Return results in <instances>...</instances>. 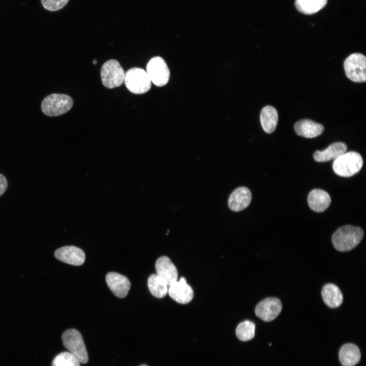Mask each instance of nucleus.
<instances>
[{"label": "nucleus", "mask_w": 366, "mask_h": 366, "mask_svg": "<svg viewBox=\"0 0 366 366\" xmlns=\"http://www.w3.org/2000/svg\"><path fill=\"white\" fill-rule=\"evenodd\" d=\"M106 283L113 293L118 297H126L131 287V283L126 277L115 272H109L106 276Z\"/></svg>", "instance_id": "12"}, {"label": "nucleus", "mask_w": 366, "mask_h": 366, "mask_svg": "<svg viewBox=\"0 0 366 366\" xmlns=\"http://www.w3.org/2000/svg\"><path fill=\"white\" fill-rule=\"evenodd\" d=\"M149 291L157 298H162L168 293V285L166 282L157 274H151L147 281Z\"/></svg>", "instance_id": "22"}, {"label": "nucleus", "mask_w": 366, "mask_h": 366, "mask_svg": "<svg viewBox=\"0 0 366 366\" xmlns=\"http://www.w3.org/2000/svg\"><path fill=\"white\" fill-rule=\"evenodd\" d=\"M321 295L324 303L330 308L340 306L343 300L342 293L337 286L333 284H327L322 289Z\"/></svg>", "instance_id": "18"}, {"label": "nucleus", "mask_w": 366, "mask_h": 366, "mask_svg": "<svg viewBox=\"0 0 366 366\" xmlns=\"http://www.w3.org/2000/svg\"><path fill=\"white\" fill-rule=\"evenodd\" d=\"M360 352L354 344L344 345L339 351V359L343 366H354L360 360Z\"/></svg>", "instance_id": "19"}, {"label": "nucleus", "mask_w": 366, "mask_h": 366, "mask_svg": "<svg viewBox=\"0 0 366 366\" xmlns=\"http://www.w3.org/2000/svg\"><path fill=\"white\" fill-rule=\"evenodd\" d=\"M73 100L69 96L52 94L46 97L41 104L43 112L49 116H56L69 111L73 106Z\"/></svg>", "instance_id": "3"}, {"label": "nucleus", "mask_w": 366, "mask_h": 366, "mask_svg": "<svg viewBox=\"0 0 366 366\" xmlns=\"http://www.w3.org/2000/svg\"><path fill=\"white\" fill-rule=\"evenodd\" d=\"M308 202L310 207L313 210L322 212L330 205L331 199L326 191L321 189H314L308 195Z\"/></svg>", "instance_id": "17"}, {"label": "nucleus", "mask_w": 366, "mask_h": 366, "mask_svg": "<svg viewBox=\"0 0 366 366\" xmlns=\"http://www.w3.org/2000/svg\"><path fill=\"white\" fill-rule=\"evenodd\" d=\"M168 293L172 299L181 304L189 303L194 296L192 288L187 283L184 277H181L179 281L171 284L168 288Z\"/></svg>", "instance_id": "10"}, {"label": "nucleus", "mask_w": 366, "mask_h": 366, "mask_svg": "<svg viewBox=\"0 0 366 366\" xmlns=\"http://www.w3.org/2000/svg\"><path fill=\"white\" fill-rule=\"evenodd\" d=\"M7 186L8 182L6 177L0 174V196L6 191Z\"/></svg>", "instance_id": "26"}, {"label": "nucleus", "mask_w": 366, "mask_h": 366, "mask_svg": "<svg viewBox=\"0 0 366 366\" xmlns=\"http://www.w3.org/2000/svg\"><path fill=\"white\" fill-rule=\"evenodd\" d=\"M282 309L281 300L276 297L266 298L259 302L255 308V314L262 320L271 321L276 319Z\"/></svg>", "instance_id": "9"}, {"label": "nucleus", "mask_w": 366, "mask_h": 366, "mask_svg": "<svg viewBox=\"0 0 366 366\" xmlns=\"http://www.w3.org/2000/svg\"><path fill=\"white\" fill-rule=\"evenodd\" d=\"M344 68L347 77L355 82L366 80V58L359 53L350 55L345 60Z\"/></svg>", "instance_id": "6"}, {"label": "nucleus", "mask_w": 366, "mask_h": 366, "mask_svg": "<svg viewBox=\"0 0 366 366\" xmlns=\"http://www.w3.org/2000/svg\"><path fill=\"white\" fill-rule=\"evenodd\" d=\"M93 63L94 64H96L97 63V61L96 59H95L94 60H93Z\"/></svg>", "instance_id": "27"}, {"label": "nucleus", "mask_w": 366, "mask_h": 366, "mask_svg": "<svg viewBox=\"0 0 366 366\" xmlns=\"http://www.w3.org/2000/svg\"><path fill=\"white\" fill-rule=\"evenodd\" d=\"M146 73L155 85L162 86L166 85L169 79L170 71L163 58L155 56L151 58L146 65Z\"/></svg>", "instance_id": "8"}, {"label": "nucleus", "mask_w": 366, "mask_h": 366, "mask_svg": "<svg viewBox=\"0 0 366 366\" xmlns=\"http://www.w3.org/2000/svg\"><path fill=\"white\" fill-rule=\"evenodd\" d=\"M125 73L119 62L115 59L106 62L101 70V77L103 84L108 88L120 86L124 81Z\"/></svg>", "instance_id": "7"}, {"label": "nucleus", "mask_w": 366, "mask_h": 366, "mask_svg": "<svg viewBox=\"0 0 366 366\" xmlns=\"http://www.w3.org/2000/svg\"><path fill=\"white\" fill-rule=\"evenodd\" d=\"M155 267L157 274L166 282L168 286L177 281V270L168 257H159L156 262Z\"/></svg>", "instance_id": "13"}, {"label": "nucleus", "mask_w": 366, "mask_h": 366, "mask_svg": "<svg viewBox=\"0 0 366 366\" xmlns=\"http://www.w3.org/2000/svg\"><path fill=\"white\" fill-rule=\"evenodd\" d=\"M347 145L342 142H336L329 145L321 151L317 150L314 154V160L318 162H327L335 160L346 152Z\"/></svg>", "instance_id": "16"}, {"label": "nucleus", "mask_w": 366, "mask_h": 366, "mask_svg": "<svg viewBox=\"0 0 366 366\" xmlns=\"http://www.w3.org/2000/svg\"><path fill=\"white\" fill-rule=\"evenodd\" d=\"M252 199V194L247 187H240L230 194L228 201L229 208L233 211H239L246 208Z\"/></svg>", "instance_id": "14"}, {"label": "nucleus", "mask_w": 366, "mask_h": 366, "mask_svg": "<svg viewBox=\"0 0 366 366\" xmlns=\"http://www.w3.org/2000/svg\"><path fill=\"white\" fill-rule=\"evenodd\" d=\"M124 81L128 89L135 94L145 93L151 88V81L147 73L139 68L129 69L125 74Z\"/></svg>", "instance_id": "4"}, {"label": "nucleus", "mask_w": 366, "mask_h": 366, "mask_svg": "<svg viewBox=\"0 0 366 366\" xmlns=\"http://www.w3.org/2000/svg\"><path fill=\"white\" fill-rule=\"evenodd\" d=\"M363 230L358 227L346 225L339 228L331 238L334 248L339 251H349L361 241L363 236Z\"/></svg>", "instance_id": "1"}, {"label": "nucleus", "mask_w": 366, "mask_h": 366, "mask_svg": "<svg viewBox=\"0 0 366 366\" xmlns=\"http://www.w3.org/2000/svg\"><path fill=\"white\" fill-rule=\"evenodd\" d=\"M255 325L249 320L240 323L236 327V334L242 341H247L252 339L255 336Z\"/></svg>", "instance_id": "23"}, {"label": "nucleus", "mask_w": 366, "mask_h": 366, "mask_svg": "<svg viewBox=\"0 0 366 366\" xmlns=\"http://www.w3.org/2000/svg\"><path fill=\"white\" fill-rule=\"evenodd\" d=\"M78 359L70 352H63L53 359L51 366H80Z\"/></svg>", "instance_id": "24"}, {"label": "nucleus", "mask_w": 366, "mask_h": 366, "mask_svg": "<svg viewBox=\"0 0 366 366\" xmlns=\"http://www.w3.org/2000/svg\"><path fill=\"white\" fill-rule=\"evenodd\" d=\"M56 259L66 263L79 266L85 260V254L81 249L73 246H65L57 249L54 252Z\"/></svg>", "instance_id": "11"}, {"label": "nucleus", "mask_w": 366, "mask_h": 366, "mask_svg": "<svg viewBox=\"0 0 366 366\" xmlns=\"http://www.w3.org/2000/svg\"><path fill=\"white\" fill-rule=\"evenodd\" d=\"M64 347L82 363H86L88 356L81 333L75 329L66 330L62 336Z\"/></svg>", "instance_id": "5"}, {"label": "nucleus", "mask_w": 366, "mask_h": 366, "mask_svg": "<svg viewBox=\"0 0 366 366\" xmlns=\"http://www.w3.org/2000/svg\"><path fill=\"white\" fill-rule=\"evenodd\" d=\"M260 122L263 130L267 133H271L276 129L278 114L277 110L271 106H266L260 112Z\"/></svg>", "instance_id": "20"}, {"label": "nucleus", "mask_w": 366, "mask_h": 366, "mask_svg": "<svg viewBox=\"0 0 366 366\" xmlns=\"http://www.w3.org/2000/svg\"><path fill=\"white\" fill-rule=\"evenodd\" d=\"M294 129L297 135L307 138H313L320 135L324 129L322 125L308 119L297 121Z\"/></svg>", "instance_id": "15"}, {"label": "nucleus", "mask_w": 366, "mask_h": 366, "mask_svg": "<svg viewBox=\"0 0 366 366\" xmlns=\"http://www.w3.org/2000/svg\"><path fill=\"white\" fill-rule=\"evenodd\" d=\"M362 165L363 160L360 155L355 151H349L335 159L332 168L337 175L350 177L358 172Z\"/></svg>", "instance_id": "2"}, {"label": "nucleus", "mask_w": 366, "mask_h": 366, "mask_svg": "<svg viewBox=\"0 0 366 366\" xmlns=\"http://www.w3.org/2000/svg\"><path fill=\"white\" fill-rule=\"evenodd\" d=\"M140 366H147V365L146 364H142V365H140Z\"/></svg>", "instance_id": "28"}, {"label": "nucleus", "mask_w": 366, "mask_h": 366, "mask_svg": "<svg viewBox=\"0 0 366 366\" xmlns=\"http://www.w3.org/2000/svg\"><path fill=\"white\" fill-rule=\"evenodd\" d=\"M327 0H295L296 9L300 13L306 15L315 14L326 5Z\"/></svg>", "instance_id": "21"}, {"label": "nucleus", "mask_w": 366, "mask_h": 366, "mask_svg": "<svg viewBox=\"0 0 366 366\" xmlns=\"http://www.w3.org/2000/svg\"><path fill=\"white\" fill-rule=\"evenodd\" d=\"M69 0H41L43 7L50 11H56L63 8Z\"/></svg>", "instance_id": "25"}]
</instances>
